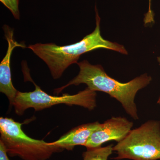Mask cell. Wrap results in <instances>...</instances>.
I'll use <instances>...</instances> for the list:
<instances>
[{"label":"cell","mask_w":160,"mask_h":160,"mask_svg":"<svg viewBox=\"0 0 160 160\" xmlns=\"http://www.w3.org/2000/svg\"><path fill=\"white\" fill-rule=\"evenodd\" d=\"M77 64L80 69L78 75L66 85L55 89L54 94H58L69 86L86 84L91 90L105 92L117 100L127 114L135 120L139 119L135 99L138 92L151 83L150 76L144 73L127 82L122 83L110 77L101 65H92L86 60Z\"/></svg>","instance_id":"6da1fadb"},{"label":"cell","mask_w":160,"mask_h":160,"mask_svg":"<svg viewBox=\"0 0 160 160\" xmlns=\"http://www.w3.org/2000/svg\"><path fill=\"white\" fill-rule=\"evenodd\" d=\"M96 27L94 31L80 42L67 46H57L54 43H37L28 48L46 63L54 79L59 78L72 64H77L82 55L98 49H105L127 55L123 45L103 38L100 31V18L95 6Z\"/></svg>","instance_id":"7a4b0ae2"},{"label":"cell","mask_w":160,"mask_h":160,"mask_svg":"<svg viewBox=\"0 0 160 160\" xmlns=\"http://www.w3.org/2000/svg\"><path fill=\"white\" fill-rule=\"evenodd\" d=\"M22 125L12 118H0V141L9 156L23 160H46L53 153L64 150L43 140L29 137L22 130Z\"/></svg>","instance_id":"3957f363"},{"label":"cell","mask_w":160,"mask_h":160,"mask_svg":"<svg viewBox=\"0 0 160 160\" xmlns=\"http://www.w3.org/2000/svg\"><path fill=\"white\" fill-rule=\"evenodd\" d=\"M113 150L117 154L115 160H160V121L149 120L132 129Z\"/></svg>","instance_id":"277c9868"},{"label":"cell","mask_w":160,"mask_h":160,"mask_svg":"<svg viewBox=\"0 0 160 160\" xmlns=\"http://www.w3.org/2000/svg\"><path fill=\"white\" fill-rule=\"evenodd\" d=\"M35 85L33 91L21 92L18 91L12 106L15 112L18 115H22L26 109L33 108L36 111L50 108L58 104H65L68 106H78L84 107L89 111L93 110L97 106V93L87 87L82 91L74 95L64 93L61 96H53L43 91L27 75Z\"/></svg>","instance_id":"5b68a950"},{"label":"cell","mask_w":160,"mask_h":160,"mask_svg":"<svg viewBox=\"0 0 160 160\" xmlns=\"http://www.w3.org/2000/svg\"><path fill=\"white\" fill-rule=\"evenodd\" d=\"M133 126V123L126 118L112 117L92 132L84 146L93 149L102 147L104 143L110 141L119 142L127 136Z\"/></svg>","instance_id":"8992f818"},{"label":"cell","mask_w":160,"mask_h":160,"mask_svg":"<svg viewBox=\"0 0 160 160\" xmlns=\"http://www.w3.org/2000/svg\"><path fill=\"white\" fill-rule=\"evenodd\" d=\"M3 29L8 46L6 54L0 64V92L8 98L10 106L13 105L18 91L12 84L10 70V58L15 48L21 47L26 48L24 43H19L13 38V30L5 25Z\"/></svg>","instance_id":"52a82bcc"},{"label":"cell","mask_w":160,"mask_h":160,"mask_svg":"<svg viewBox=\"0 0 160 160\" xmlns=\"http://www.w3.org/2000/svg\"><path fill=\"white\" fill-rule=\"evenodd\" d=\"M101 124L96 122L80 125L49 144L67 150H72L75 146H84L92 132L98 129Z\"/></svg>","instance_id":"ba28073f"},{"label":"cell","mask_w":160,"mask_h":160,"mask_svg":"<svg viewBox=\"0 0 160 160\" xmlns=\"http://www.w3.org/2000/svg\"><path fill=\"white\" fill-rule=\"evenodd\" d=\"M87 149V151L83 152V160H108L113 151L112 145L106 147Z\"/></svg>","instance_id":"9c48e42d"},{"label":"cell","mask_w":160,"mask_h":160,"mask_svg":"<svg viewBox=\"0 0 160 160\" xmlns=\"http://www.w3.org/2000/svg\"><path fill=\"white\" fill-rule=\"evenodd\" d=\"M6 7L11 11L15 18L20 19V12L18 8L19 0H0Z\"/></svg>","instance_id":"30bf717a"},{"label":"cell","mask_w":160,"mask_h":160,"mask_svg":"<svg viewBox=\"0 0 160 160\" xmlns=\"http://www.w3.org/2000/svg\"><path fill=\"white\" fill-rule=\"evenodd\" d=\"M8 155L4 144L0 141V160H10Z\"/></svg>","instance_id":"8fae6325"},{"label":"cell","mask_w":160,"mask_h":160,"mask_svg":"<svg viewBox=\"0 0 160 160\" xmlns=\"http://www.w3.org/2000/svg\"><path fill=\"white\" fill-rule=\"evenodd\" d=\"M151 0H149V11H148V12H147V13H146V14L145 15V17H146V18H147L149 19L152 18H153V15H154L153 12H152L151 9Z\"/></svg>","instance_id":"7c38bea8"},{"label":"cell","mask_w":160,"mask_h":160,"mask_svg":"<svg viewBox=\"0 0 160 160\" xmlns=\"http://www.w3.org/2000/svg\"><path fill=\"white\" fill-rule=\"evenodd\" d=\"M157 61L159 63V65L160 66V57H157Z\"/></svg>","instance_id":"4fadbf2b"},{"label":"cell","mask_w":160,"mask_h":160,"mask_svg":"<svg viewBox=\"0 0 160 160\" xmlns=\"http://www.w3.org/2000/svg\"><path fill=\"white\" fill-rule=\"evenodd\" d=\"M157 103L160 106V96L159 98L158 99V100Z\"/></svg>","instance_id":"5bb4252c"}]
</instances>
